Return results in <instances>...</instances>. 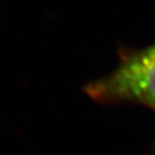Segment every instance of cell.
Masks as SVG:
<instances>
[{
	"instance_id": "cell-2",
	"label": "cell",
	"mask_w": 155,
	"mask_h": 155,
	"mask_svg": "<svg viewBox=\"0 0 155 155\" xmlns=\"http://www.w3.org/2000/svg\"><path fill=\"white\" fill-rule=\"evenodd\" d=\"M154 147H155V140H154Z\"/></svg>"
},
{
	"instance_id": "cell-1",
	"label": "cell",
	"mask_w": 155,
	"mask_h": 155,
	"mask_svg": "<svg viewBox=\"0 0 155 155\" xmlns=\"http://www.w3.org/2000/svg\"><path fill=\"white\" fill-rule=\"evenodd\" d=\"M83 92L97 104H135L155 110V42L120 48L117 66L87 83Z\"/></svg>"
}]
</instances>
